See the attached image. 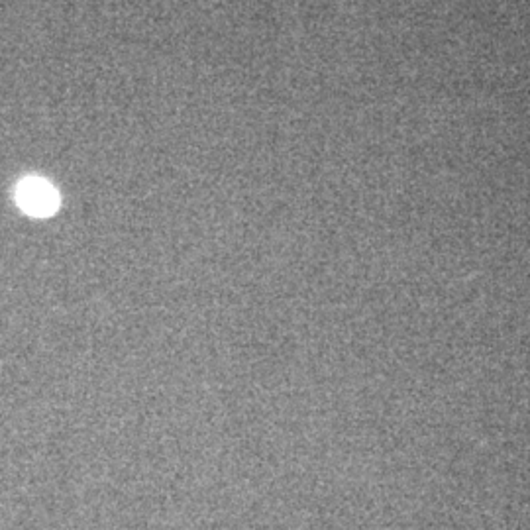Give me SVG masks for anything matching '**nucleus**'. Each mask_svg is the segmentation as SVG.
<instances>
[{
  "mask_svg": "<svg viewBox=\"0 0 530 530\" xmlns=\"http://www.w3.org/2000/svg\"><path fill=\"white\" fill-rule=\"evenodd\" d=\"M16 203L32 216H50L59 207V195L48 181L28 177L16 189Z\"/></svg>",
  "mask_w": 530,
  "mask_h": 530,
  "instance_id": "1",
  "label": "nucleus"
}]
</instances>
